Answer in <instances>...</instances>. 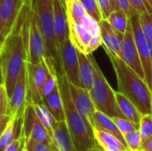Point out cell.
<instances>
[{"label": "cell", "mask_w": 152, "mask_h": 151, "mask_svg": "<svg viewBox=\"0 0 152 151\" xmlns=\"http://www.w3.org/2000/svg\"><path fill=\"white\" fill-rule=\"evenodd\" d=\"M69 39L77 51L89 55L102 46L100 24L90 17L80 0L66 1Z\"/></svg>", "instance_id": "1"}, {"label": "cell", "mask_w": 152, "mask_h": 151, "mask_svg": "<svg viewBox=\"0 0 152 151\" xmlns=\"http://www.w3.org/2000/svg\"><path fill=\"white\" fill-rule=\"evenodd\" d=\"M56 77L64 109V121L71 140L78 151H91L97 146L93 128L75 108L70 97L68 79L64 73L56 71Z\"/></svg>", "instance_id": "2"}, {"label": "cell", "mask_w": 152, "mask_h": 151, "mask_svg": "<svg viewBox=\"0 0 152 151\" xmlns=\"http://www.w3.org/2000/svg\"><path fill=\"white\" fill-rule=\"evenodd\" d=\"M114 69L118 92L127 97L142 114H152L151 90L146 80L119 57H109Z\"/></svg>", "instance_id": "3"}, {"label": "cell", "mask_w": 152, "mask_h": 151, "mask_svg": "<svg viewBox=\"0 0 152 151\" xmlns=\"http://www.w3.org/2000/svg\"><path fill=\"white\" fill-rule=\"evenodd\" d=\"M26 61L27 50L23 35L20 29L14 28L0 46V66L8 98L25 68Z\"/></svg>", "instance_id": "4"}, {"label": "cell", "mask_w": 152, "mask_h": 151, "mask_svg": "<svg viewBox=\"0 0 152 151\" xmlns=\"http://www.w3.org/2000/svg\"><path fill=\"white\" fill-rule=\"evenodd\" d=\"M33 7L45 41L46 50L45 59L51 60L53 62L57 72H63L60 55V46L54 32L53 0H34Z\"/></svg>", "instance_id": "5"}, {"label": "cell", "mask_w": 152, "mask_h": 151, "mask_svg": "<svg viewBox=\"0 0 152 151\" xmlns=\"http://www.w3.org/2000/svg\"><path fill=\"white\" fill-rule=\"evenodd\" d=\"M94 68V79L89 93L94 108L110 117H123L116 99V91L110 86L94 58L91 55Z\"/></svg>", "instance_id": "6"}, {"label": "cell", "mask_w": 152, "mask_h": 151, "mask_svg": "<svg viewBox=\"0 0 152 151\" xmlns=\"http://www.w3.org/2000/svg\"><path fill=\"white\" fill-rule=\"evenodd\" d=\"M129 23L133 30L134 42L137 47V51L142 61L144 77L149 85L151 90L152 89V45L145 37L140 25L139 13L134 12L129 17Z\"/></svg>", "instance_id": "7"}, {"label": "cell", "mask_w": 152, "mask_h": 151, "mask_svg": "<svg viewBox=\"0 0 152 151\" xmlns=\"http://www.w3.org/2000/svg\"><path fill=\"white\" fill-rule=\"evenodd\" d=\"M25 70L28 102L43 103V88L48 70L45 59L37 64L26 61Z\"/></svg>", "instance_id": "8"}, {"label": "cell", "mask_w": 152, "mask_h": 151, "mask_svg": "<svg viewBox=\"0 0 152 151\" xmlns=\"http://www.w3.org/2000/svg\"><path fill=\"white\" fill-rule=\"evenodd\" d=\"M23 0H0V46L17 26Z\"/></svg>", "instance_id": "9"}, {"label": "cell", "mask_w": 152, "mask_h": 151, "mask_svg": "<svg viewBox=\"0 0 152 151\" xmlns=\"http://www.w3.org/2000/svg\"><path fill=\"white\" fill-rule=\"evenodd\" d=\"M22 132L26 139L29 138L48 146L53 145V141L50 133L39 121L33 105L29 102H28L23 115Z\"/></svg>", "instance_id": "10"}, {"label": "cell", "mask_w": 152, "mask_h": 151, "mask_svg": "<svg viewBox=\"0 0 152 151\" xmlns=\"http://www.w3.org/2000/svg\"><path fill=\"white\" fill-rule=\"evenodd\" d=\"M60 55L62 70L68 81L75 85L81 86L77 50L69 38L60 44Z\"/></svg>", "instance_id": "11"}, {"label": "cell", "mask_w": 152, "mask_h": 151, "mask_svg": "<svg viewBox=\"0 0 152 151\" xmlns=\"http://www.w3.org/2000/svg\"><path fill=\"white\" fill-rule=\"evenodd\" d=\"M28 104V92L26 82L25 68L20 74L12 94L9 97L8 114L12 118L23 117L25 109Z\"/></svg>", "instance_id": "12"}, {"label": "cell", "mask_w": 152, "mask_h": 151, "mask_svg": "<svg viewBox=\"0 0 152 151\" xmlns=\"http://www.w3.org/2000/svg\"><path fill=\"white\" fill-rule=\"evenodd\" d=\"M69 83V90L70 93L71 100L73 104L78 113L83 117V118L92 126L93 117L95 112V108L91 99L89 91L82 86L75 85L71 83Z\"/></svg>", "instance_id": "13"}, {"label": "cell", "mask_w": 152, "mask_h": 151, "mask_svg": "<svg viewBox=\"0 0 152 151\" xmlns=\"http://www.w3.org/2000/svg\"><path fill=\"white\" fill-rule=\"evenodd\" d=\"M119 58L134 71H135L140 77L145 79L144 77V72L142 65V61L137 51V47L134 42V34L132 28L129 23V27L126 33L124 34V40H123V45L120 52Z\"/></svg>", "instance_id": "14"}, {"label": "cell", "mask_w": 152, "mask_h": 151, "mask_svg": "<svg viewBox=\"0 0 152 151\" xmlns=\"http://www.w3.org/2000/svg\"><path fill=\"white\" fill-rule=\"evenodd\" d=\"M100 30L102 37V45L109 57H119L123 45L124 34L115 29L106 19L100 22Z\"/></svg>", "instance_id": "15"}, {"label": "cell", "mask_w": 152, "mask_h": 151, "mask_svg": "<svg viewBox=\"0 0 152 151\" xmlns=\"http://www.w3.org/2000/svg\"><path fill=\"white\" fill-rule=\"evenodd\" d=\"M54 32L59 44H61L69 38V25L66 12V0H53Z\"/></svg>", "instance_id": "16"}, {"label": "cell", "mask_w": 152, "mask_h": 151, "mask_svg": "<svg viewBox=\"0 0 152 151\" xmlns=\"http://www.w3.org/2000/svg\"><path fill=\"white\" fill-rule=\"evenodd\" d=\"M93 133L96 145L102 151H129L122 140L111 133L97 128H93Z\"/></svg>", "instance_id": "17"}, {"label": "cell", "mask_w": 152, "mask_h": 151, "mask_svg": "<svg viewBox=\"0 0 152 151\" xmlns=\"http://www.w3.org/2000/svg\"><path fill=\"white\" fill-rule=\"evenodd\" d=\"M52 141L58 151H78L71 140L65 121L57 122L52 132Z\"/></svg>", "instance_id": "18"}, {"label": "cell", "mask_w": 152, "mask_h": 151, "mask_svg": "<svg viewBox=\"0 0 152 151\" xmlns=\"http://www.w3.org/2000/svg\"><path fill=\"white\" fill-rule=\"evenodd\" d=\"M78 63H79V78L81 86L87 89H91L94 79V68L92 62L91 54L86 55L77 51Z\"/></svg>", "instance_id": "19"}, {"label": "cell", "mask_w": 152, "mask_h": 151, "mask_svg": "<svg viewBox=\"0 0 152 151\" xmlns=\"http://www.w3.org/2000/svg\"><path fill=\"white\" fill-rule=\"evenodd\" d=\"M43 103L45 105V107L48 109V110L51 112V114L53 116L56 121L61 122L65 120L64 109L58 84L57 86L49 94L43 98Z\"/></svg>", "instance_id": "20"}, {"label": "cell", "mask_w": 152, "mask_h": 151, "mask_svg": "<svg viewBox=\"0 0 152 151\" xmlns=\"http://www.w3.org/2000/svg\"><path fill=\"white\" fill-rule=\"evenodd\" d=\"M116 99H117L118 109L123 117L139 125L142 114L140 112L137 107L127 97H126L118 91L116 92Z\"/></svg>", "instance_id": "21"}, {"label": "cell", "mask_w": 152, "mask_h": 151, "mask_svg": "<svg viewBox=\"0 0 152 151\" xmlns=\"http://www.w3.org/2000/svg\"><path fill=\"white\" fill-rule=\"evenodd\" d=\"M23 128V117L21 118H11L4 132L0 137V151L7 147L12 141L22 134Z\"/></svg>", "instance_id": "22"}, {"label": "cell", "mask_w": 152, "mask_h": 151, "mask_svg": "<svg viewBox=\"0 0 152 151\" xmlns=\"http://www.w3.org/2000/svg\"><path fill=\"white\" fill-rule=\"evenodd\" d=\"M92 126H93V128H97L103 132L111 133L124 142V138H123L122 134L119 133V131L118 130V128L113 121V118L101 111L95 110L94 117H93Z\"/></svg>", "instance_id": "23"}, {"label": "cell", "mask_w": 152, "mask_h": 151, "mask_svg": "<svg viewBox=\"0 0 152 151\" xmlns=\"http://www.w3.org/2000/svg\"><path fill=\"white\" fill-rule=\"evenodd\" d=\"M31 104L34 107L35 112L39 121L45 127V129L48 131V133L52 137V132L58 121H56V119L53 117V116L51 114V112L48 110V109L45 107L44 103H31Z\"/></svg>", "instance_id": "24"}, {"label": "cell", "mask_w": 152, "mask_h": 151, "mask_svg": "<svg viewBox=\"0 0 152 151\" xmlns=\"http://www.w3.org/2000/svg\"><path fill=\"white\" fill-rule=\"evenodd\" d=\"M106 20L115 29L122 34H125L129 27V16L119 9L111 11Z\"/></svg>", "instance_id": "25"}, {"label": "cell", "mask_w": 152, "mask_h": 151, "mask_svg": "<svg viewBox=\"0 0 152 151\" xmlns=\"http://www.w3.org/2000/svg\"><path fill=\"white\" fill-rule=\"evenodd\" d=\"M124 142L126 145L129 151H142V140L139 130H135L134 132L128 133L123 136Z\"/></svg>", "instance_id": "26"}, {"label": "cell", "mask_w": 152, "mask_h": 151, "mask_svg": "<svg viewBox=\"0 0 152 151\" xmlns=\"http://www.w3.org/2000/svg\"><path fill=\"white\" fill-rule=\"evenodd\" d=\"M139 133L142 142L152 136V114H142L139 122Z\"/></svg>", "instance_id": "27"}, {"label": "cell", "mask_w": 152, "mask_h": 151, "mask_svg": "<svg viewBox=\"0 0 152 151\" xmlns=\"http://www.w3.org/2000/svg\"><path fill=\"white\" fill-rule=\"evenodd\" d=\"M139 21L145 37L152 45V13H139Z\"/></svg>", "instance_id": "28"}, {"label": "cell", "mask_w": 152, "mask_h": 151, "mask_svg": "<svg viewBox=\"0 0 152 151\" xmlns=\"http://www.w3.org/2000/svg\"><path fill=\"white\" fill-rule=\"evenodd\" d=\"M113 121L118 128V130L119 131V133L122 134V136H124L125 134L134 132L135 130H138L139 128V125L125 118V117H112Z\"/></svg>", "instance_id": "29"}, {"label": "cell", "mask_w": 152, "mask_h": 151, "mask_svg": "<svg viewBox=\"0 0 152 151\" xmlns=\"http://www.w3.org/2000/svg\"><path fill=\"white\" fill-rule=\"evenodd\" d=\"M80 1L84 5L86 13L90 17L94 19L98 22H100L103 19L100 6L96 0H80Z\"/></svg>", "instance_id": "30"}, {"label": "cell", "mask_w": 152, "mask_h": 151, "mask_svg": "<svg viewBox=\"0 0 152 151\" xmlns=\"http://www.w3.org/2000/svg\"><path fill=\"white\" fill-rule=\"evenodd\" d=\"M131 7L138 13L151 12L152 13V6L147 0H128Z\"/></svg>", "instance_id": "31"}, {"label": "cell", "mask_w": 152, "mask_h": 151, "mask_svg": "<svg viewBox=\"0 0 152 151\" xmlns=\"http://www.w3.org/2000/svg\"><path fill=\"white\" fill-rule=\"evenodd\" d=\"M52 146L36 142L32 139H26L25 150L24 151H51Z\"/></svg>", "instance_id": "32"}, {"label": "cell", "mask_w": 152, "mask_h": 151, "mask_svg": "<svg viewBox=\"0 0 152 151\" xmlns=\"http://www.w3.org/2000/svg\"><path fill=\"white\" fill-rule=\"evenodd\" d=\"M25 143H26V137L24 133L18 138H16L14 141H12L7 147H5L3 151H23L25 148Z\"/></svg>", "instance_id": "33"}, {"label": "cell", "mask_w": 152, "mask_h": 151, "mask_svg": "<svg viewBox=\"0 0 152 151\" xmlns=\"http://www.w3.org/2000/svg\"><path fill=\"white\" fill-rule=\"evenodd\" d=\"M8 102H9V98L5 87L4 85H2L0 86V116L8 114Z\"/></svg>", "instance_id": "34"}, {"label": "cell", "mask_w": 152, "mask_h": 151, "mask_svg": "<svg viewBox=\"0 0 152 151\" xmlns=\"http://www.w3.org/2000/svg\"><path fill=\"white\" fill-rule=\"evenodd\" d=\"M96 1H97L98 4L100 6L101 12H102V18L107 19V17L110 15V13L112 11L110 1V0H96Z\"/></svg>", "instance_id": "35"}, {"label": "cell", "mask_w": 152, "mask_h": 151, "mask_svg": "<svg viewBox=\"0 0 152 151\" xmlns=\"http://www.w3.org/2000/svg\"><path fill=\"white\" fill-rule=\"evenodd\" d=\"M116 5H117V9H119L125 12L129 17L133 14L134 12H135L131 7L128 0H116Z\"/></svg>", "instance_id": "36"}, {"label": "cell", "mask_w": 152, "mask_h": 151, "mask_svg": "<svg viewBox=\"0 0 152 151\" xmlns=\"http://www.w3.org/2000/svg\"><path fill=\"white\" fill-rule=\"evenodd\" d=\"M11 117L8 114H4L0 116V137L3 134V133L4 132L7 125L9 124L10 120H11Z\"/></svg>", "instance_id": "37"}, {"label": "cell", "mask_w": 152, "mask_h": 151, "mask_svg": "<svg viewBox=\"0 0 152 151\" xmlns=\"http://www.w3.org/2000/svg\"><path fill=\"white\" fill-rule=\"evenodd\" d=\"M142 151H152V136L142 142Z\"/></svg>", "instance_id": "38"}, {"label": "cell", "mask_w": 152, "mask_h": 151, "mask_svg": "<svg viewBox=\"0 0 152 151\" xmlns=\"http://www.w3.org/2000/svg\"><path fill=\"white\" fill-rule=\"evenodd\" d=\"M33 3H34V0H23V7H26L28 9H32Z\"/></svg>", "instance_id": "39"}, {"label": "cell", "mask_w": 152, "mask_h": 151, "mask_svg": "<svg viewBox=\"0 0 152 151\" xmlns=\"http://www.w3.org/2000/svg\"><path fill=\"white\" fill-rule=\"evenodd\" d=\"M4 85V77H3V72H2V69L0 66V86Z\"/></svg>", "instance_id": "40"}, {"label": "cell", "mask_w": 152, "mask_h": 151, "mask_svg": "<svg viewBox=\"0 0 152 151\" xmlns=\"http://www.w3.org/2000/svg\"><path fill=\"white\" fill-rule=\"evenodd\" d=\"M110 4H111V7H112V11L117 9V5H116V0H110Z\"/></svg>", "instance_id": "41"}, {"label": "cell", "mask_w": 152, "mask_h": 151, "mask_svg": "<svg viewBox=\"0 0 152 151\" xmlns=\"http://www.w3.org/2000/svg\"><path fill=\"white\" fill-rule=\"evenodd\" d=\"M51 151H58V150L53 145H52V150H51Z\"/></svg>", "instance_id": "42"}, {"label": "cell", "mask_w": 152, "mask_h": 151, "mask_svg": "<svg viewBox=\"0 0 152 151\" xmlns=\"http://www.w3.org/2000/svg\"><path fill=\"white\" fill-rule=\"evenodd\" d=\"M91 151H97V146H96L95 148H94V149H93Z\"/></svg>", "instance_id": "43"}, {"label": "cell", "mask_w": 152, "mask_h": 151, "mask_svg": "<svg viewBox=\"0 0 152 151\" xmlns=\"http://www.w3.org/2000/svg\"><path fill=\"white\" fill-rule=\"evenodd\" d=\"M97 151H102V150H101V149H100V148L97 146Z\"/></svg>", "instance_id": "44"}, {"label": "cell", "mask_w": 152, "mask_h": 151, "mask_svg": "<svg viewBox=\"0 0 152 151\" xmlns=\"http://www.w3.org/2000/svg\"><path fill=\"white\" fill-rule=\"evenodd\" d=\"M151 103H152V89H151Z\"/></svg>", "instance_id": "45"}, {"label": "cell", "mask_w": 152, "mask_h": 151, "mask_svg": "<svg viewBox=\"0 0 152 151\" xmlns=\"http://www.w3.org/2000/svg\"><path fill=\"white\" fill-rule=\"evenodd\" d=\"M66 1H69V0H66Z\"/></svg>", "instance_id": "46"}, {"label": "cell", "mask_w": 152, "mask_h": 151, "mask_svg": "<svg viewBox=\"0 0 152 151\" xmlns=\"http://www.w3.org/2000/svg\"><path fill=\"white\" fill-rule=\"evenodd\" d=\"M24 150H25V148H24ZM24 150H23V151H24Z\"/></svg>", "instance_id": "47"}]
</instances>
